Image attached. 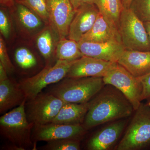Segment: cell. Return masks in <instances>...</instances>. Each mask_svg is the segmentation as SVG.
I'll return each instance as SVG.
<instances>
[{"label":"cell","mask_w":150,"mask_h":150,"mask_svg":"<svg viewBox=\"0 0 150 150\" xmlns=\"http://www.w3.org/2000/svg\"><path fill=\"white\" fill-rule=\"evenodd\" d=\"M89 103L88 110L82 124L86 130L129 117L134 110L122 93L110 85H105Z\"/></svg>","instance_id":"6da1fadb"},{"label":"cell","mask_w":150,"mask_h":150,"mask_svg":"<svg viewBox=\"0 0 150 150\" xmlns=\"http://www.w3.org/2000/svg\"><path fill=\"white\" fill-rule=\"evenodd\" d=\"M105 85L103 78H66L52 89L51 93L65 103L89 102Z\"/></svg>","instance_id":"7a4b0ae2"},{"label":"cell","mask_w":150,"mask_h":150,"mask_svg":"<svg viewBox=\"0 0 150 150\" xmlns=\"http://www.w3.org/2000/svg\"><path fill=\"white\" fill-rule=\"evenodd\" d=\"M26 100L0 118L1 133L21 149L32 144L30 135L34 126L28 119L25 110Z\"/></svg>","instance_id":"3957f363"},{"label":"cell","mask_w":150,"mask_h":150,"mask_svg":"<svg viewBox=\"0 0 150 150\" xmlns=\"http://www.w3.org/2000/svg\"><path fill=\"white\" fill-rule=\"evenodd\" d=\"M118 30L125 50L150 51L149 38L144 23L130 8H123Z\"/></svg>","instance_id":"277c9868"},{"label":"cell","mask_w":150,"mask_h":150,"mask_svg":"<svg viewBox=\"0 0 150 150\" xmlns=\"http://www.w3.org/2000/svg\"><path fill=\"white\" fill-rule=\"evenodd\" d=\"M122 139L115 148L117 150H139L150 145V108L141 104Z\"/></svg>","instance_id":"5b68a950"},{"label":"cell","mask_w":150,"mask_h":150,"mask_svg":"<svg viewBox=\"0 0 150 150\" xmlns=\"http://www.w3.org/2000/svg\"><path fill=\"white\" fill-rule=\"evenodd\" d=\"M75 61L58 60L54 66L48 65L37 74L19 83L26 99H31L41 93L47 86L59 82L67 76Z\"/></svg>","instance_id":"8992f818"},{"label":"cell","mask_w":150,"mask_h":150,"mask_svg":"<svg viewBox=\"0 0 150 150\" xmlns=\"http://www.w3.org/2000/svg\"><path fill=\"white\" fill-rule=\"evenodd\" d=\"M103 79L105 85L112 86L122 93L133 105L134 110L142 104L143 87L140 79L117 62Z\"/></svg>","instance_id":"52a82bcc"},{"label":"cell","mask_w":150,"mask_h":150,"mask_svg":"<svg viewBox=\"0 0 150 150\" xmlns=\"http://www.w3.org/2000/svg\"><path fill=\"white\" fill-rule=\"evenodd\" d=\"M65 103L51 93H40L29 100L25 111L28 119L34 126L51 123Z\"/></svg>","instance_id":"ba28073f"},{"label":"cell","mask_w":150,"mask_h":150,"mask_svg":"<svg viewBox=\"0 0 150 150\" xmlns=\"http://www.w3.org/2000/svg\"><path fill=\"white\" fill-rule=\"evenodd\" d=\"M49 25L59 38H67L76 13L70 0H47Z\"/></svg>","instance_id":"9c48e42d"},{"label":"cell","mask_w":150,"mask_h":150,"mask_svg":"<svg viewBox=\"0 0 150 150\" xmlns=\"http://www.w3.org/2000/svg\"><path fill=\"white\" fill-rule=\"evenodd\" d=\"M34 127L35 139L47 142L65 139L79 140L86 131L82 124L70 125L50 123Z\"/></svg>","instance_id":"30bf717a"},{"label":"cell","mask_w":150,"mask_h":150,"mask_svg":"<svg viewBox=\"0 0 150 150\" xmlns=\"http://www.w3.org/2000/svg\"><path fill=\"white\" fill-rule=\"evenodd\" d=\"M116 63L83 56L74 62L66 78H103Z\"/></svg>","instance_id":"8fae6325"},{"label":"cell","mask_w":150,"mask_h":150,"mask_svg":"<svg viewBox=\"0 0 150 150\" xmlns=\"http://www.w3.org/2000/svg\"><path fill=\"white\" fill-rule=\"evenodd\" d=\"M99 11L95 4H85L76 11L69 29L68 38L76 42L91 29Z\"/></svg>","instance_id":"7c38bea8"},{"label":"cell","mask_w":150,"mask_h":150,"mask_svg":"<svg viewBox=\"0 0 150 150\" xmlns=\"http://www.w3.org/2000/svg\"><path fill=\"white\" fill-rule=\"evenodd\" d=\"M78 44L84 56L112 62H118L125 50L122 43L118 41L104 43L79 41Z\"/></svg>","instance_id":"4fadbf2b"},{"label":"cell","mask_w":150,"mask_h":150,"mask_svg":"<svg viewBox=\"0 0 150 150\" xmlns=\"http://www.w3.org/2000/svg\"><path fill=\"white\" fill-rule=\"evenodd\" d=\"M126 122L119 120L111 123L91 138L87 144L89 150L110 149L115 144L125 129Z\"/></svg>","instance_id":"5bb4252c"},{"label":"cell","mask_w":150,"mask_h":150,"mask_svg":"<svg viewBox=\"0 0 150 150\" xmlns=\"http://www.w3.org/2000/svg\"><path fill=\"white\" fill-rule=\"evenodd\" d=\"M117 63L134 76L142 77L150 72V51L125 50Z\"/></svg>","instance_id":"9a60e30c"},{"label":"cell","mask_w":150,"mask_h":150,"mask_svg":"<svg viewBox=\"0 0 150 150\" xmlns=\"http://www.w3.org/2000/svg\"><path fill=\"white\" fill-rule=\"evenodd\" d=\"M80 41L93 43L121 42L118 30L113 27L100 12L93 26Z\"/></svg>","instance_id":"2e32d148"},{"label":"cell","mask_w":150,"mask_h":150,"mask_svg":"<svg viewBox=\"0 0 150 150\" xmlns=\"http://www.w3.org/2000/svg\"><path fill=\"white\" fill-rule=\"evenodd\" d=\"M26 99L19 83L8 79L0 81V112L16 107ZM27 100V99H26Z\"/></svg>","instance_id":"e0dca14e"},{"label":"cell","mask_w":150,"mask_h":150,"mask_svg":"<svg viewBox=\"0 0 150 150\" xmlns=\"http://www.w3.org/2000/svg\"><path fill=\"white\" fill-rule=\"evenodd\" d=\"M89 103H65L51 123L59 124H82L88 110Z\"/></svg>","instance_id":"ac0fdd59"},{"label":"cell","mask_w":150,"mask_h":150,"mask_svg":"<svg viewBox=\"0 0 150 150\" xmlns=\"http://www.w3.org/2000/svg\"><path fill=\"white\" fill-rule=\"evenodd\" d=\"M59 38L51 26L46 25L38 33L36 38V45L42 56L46 60H49L55 53Z\"/></svg>","instance_id":"d6986e66"},{"label":"cell","mask_w":150,"mask_h":150,"mask_svg":"<svg viewBox=\"0 0 150 150\" xmlns=\"http://www.w3.org/2000/svg\"><path fill=\"white\" fill-rule=\"evenodd\" d=\"M99 12L118 30L119 20L123 9L122 0H96Z\"/></svg>","instance_id":"ffe728a7"},{"label":"cell","mask_w":150,"mask_h":150,"mask_svg":"<svg viewBox=\"0 0 150 150\" xmlns=\"http://www.w3.org/2000/svg\"><path fill=\"white\" fill-rule=\"evenodd\" d=\"M17 18L21 25L29 31H36L43 25V21L27 6L18 1L15 3Z\"/></svg>","instance_id":"44dd1931"},{"label":"cell","mask_w":150,"mask_h":150,"mask_svg":"<svg viewBox=\"0 0 150 150\" xmlns=\"http://www.w3.org/2000/svg\"><path fill=\"white\" fill-rule=\"evenodd\" d=\"M58 60L75 61L83 56L78 42L66 38L59 39L55 51Z\"/></svg>","instance_id":"7402d4cb"},{"label":"cell","mask_w":150,"mask_h":150,"mask_svg":"<svg viewBox=\"0 0 150 150\" xmlns=\"http://www.w3.org/2000/svg\"><path fill=\"white\" fill-rule=\"evenodd\" d=\"M34 12L46 25L49 24V14L47 0H22L17 1Z\"/></svg>","instance_id":"603a6c76"},{"label":"cell","mask_w":150,"mask_h":150,"mask_svg":"<svg viewBox=\"0 0 150 150\" xmlns=\"http://www.w3.org/2000/svg\"><path fill=\"white\" fill-rule=\"evenodd\" d=\"M15 59L17 64L24 69H30L37 64L36 58L29 49L25 47L18 48L15 53Z\"/></svg>","instance_id":"cb8c5ba5"},{"label":"cell","mask_w":150,"mask_h":150,"mask_svg":"<svg viewBox=\"0 0 150 150\" xmlns=\"http://www.w3.org/2000/svg\"><path fill=\"white\" fill-rule=\"evenodd\" d=\"M129 8L143 22H150V0H132Z\"/></svg>","instance_id":"d4e9b609"},{"label":"cell","mask_w":150,"mask_h":150,"mask_svg":"<svg viewBox=\"0 0 150 150\" xmlns=\"http://www.w3.org/2000/svg\"><path fill=\"white\" fill-rule=\"evenodd\" d=\"M44 149L49 150H79L80 149L79 140L61 139L48 142Z\"/></svg>","instance_id":"484cf974"},{"label":"cell","mask_w":150,"mask_h":150,"mask_svg":"<svg viewBox=\"0 0 150 150\" xmlns=\"http://www.w3.org/2000/svg\"><path fill=\"white\" fill-rule=\"evenodd\" d=\"M0 64L2 65L8 74L13 71L14 67L9 57L5 42L1 35L0 37Z\"/></svg>","instance_id":"4316f807"},{"label":"cell","mask_w":150,"mask_h":150,"mask_svg":"<svg viewBox=\"0 0 150 150\" xmlns=\"http://www.w3.org/2000/svg\"><path fill=\"white\" fill-rule=\"evenodd\" d=\"M0 32L6 38H8L11 32L10 20L7 12L3 7L0 10Z\"/></svg>","instance_id":"83f0119b"},{"label":"cell","mask_w":150,"mask_h":150,"mask_svg":"<svg viewBox=\"0 0 150 150\" xmlns=\"http://www.w3.org/2000/svg\"><path fill=\"white\" fill-rule=\"evenodd\" d=\"M143 87L142 100L150 98V72L142 77L139 78Z\"/></svg>","instance_id":"f1b7e54d"},{"label":"cell","mask_w":150,"mask_h":150,"mask_svg":"<svg viewBox=\"0 0 150 150\" xmlns=\"http://www.w3.org/2000/svg\"><path fill=\"white\" fill-rule=\"evenodd\" d=\"M75 11L85 4H95L96 0H70Z\"/></svg>","instance_id":"f546056e"},{"label":"cell","mask_w":150,"mask_h":150,"mask_svg":"<svg viewBox=\"0 0 150 150\" xmlns=\"http://www.w3.org/2000/svg\"><path fill=\"white\" fill-rule=\"evenodd\" d=\"M21 1L22 0H0V3L3 7L11 8L14 5L16 2Z\"/></svg>","instance_id":"4dcf8cb0"},{"label":"cell","mask_w":150,"mask_h":150,"mask_svg":"<svg viewBox=\"0 0 150 150\" xmlns=\"http://www.w3.org/2000/svg\"><path fill=\"white\" fill-rule=\"evenodd\" d=\"M8 73L1 64H0V81L8 79Z\"/></svg>","instance_id":"1f68e13d"},{"label":"cell","mask_w":150,"mask_h":150,"mask_svg":"<svg viewBox=\"0 0 150 150\" xmlns=\"http://www.w3.org/2000/svg\"><path fill=\"white\" fill-rule=\"evenodd\" d=\"M132 0H122L123 8H129Z\"/></svg>","instance_id":"d6a6232c"},{"label":"cell","mask_w":150,"mask_h":150,"mask_svg":"<svg viewBox=\"0 0 150 150\" xmlns=\"http://www.w3.org/2000/svg\"><path fill=\"white\" fill-rule=\"evenodd\" d=\"M144 24L145 27H146V29L147 32L148 33L150 41V22H144Z\"/></svg>","instance_id":"836d02e7"},{"label":"cell","mask_w":150,"mask_h":150,"mask_svg":"<svg viewBox=\"0 0 150 150\" xmlns=\"http://www.w3.org/2000/svg\"><path fill=\"white\" fill-rule=\"evenodd\" d=\"M146 105L150 108V100L147 103Z\"/></svg>","instance_id":"e575fe53"}]
</instances>
